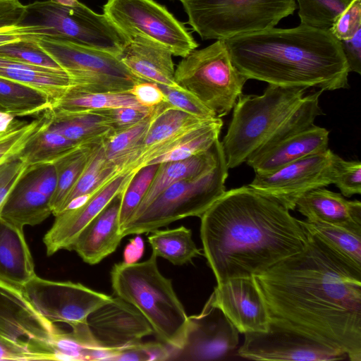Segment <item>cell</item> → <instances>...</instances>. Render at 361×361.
<instances>
[{"instance_id":"cell-1","label":"cell","mask_w":361,"mask_h":361,"mask_svg":"<svg viewBox=\"0 0 361 361\" xmlns=\"http://www.w3.org/2000/svg\"><path fill=\"white\" fill-rule=\"evenodd\" d=\"M307 232L302 250L255 276L271 316L361 361V267Z\"/></svg>"},{"instance_id":"cell-2","label":"cell","mask_w":361,"mask_h":361,"mask_svg":"<svg viewBox=\"0 0 361 361\" xmlns=\"http://www.w3.org/2000/svg\"><path fill=\"white\" fill-rule=\"evenodd\" d=\"M289 211L249 185L225 191L206 210L200 237L217 285L263 273L304 248L307 232Z\"/></svg>"},{"instance_id":"cell-3","label":"cell","mask_w":361,"mask_h":361,"mask_svg":"<svg viewBox=\"0 0 361 361\" xmlns=\"http://www.w3.org/2000/svg\"><path fill=\"white\" fill-rule=\"evenodd\" d=\"M224 40L233 64L247 79L323 91L349 87L340 41L329 30L300 24Z\"/></svg>"},{"instance_id":"cell-4","label":"cell","mask_w":361,"mask_h":361,"mask_svg":"<svg viewBox=\"0 0 361 361\" xmlns=\"http://www.w3.org/2000/svg\"><path fill=\"white\" fill-rule=\"evenodd\" d=\"M306 90L269 84L262 95L239 96L221 142L228 169L301 130L302 121L295 110Z\"/></svg>"},{"instance_id":"cell-5","label":"cell","mask_w":361,"mask_h":361,"mask_svg":"<svg viewBox=\"0 0 361 361\" xmlns=\"http://www.w3.org/2000/svg\"><path fill=\"white\" fill-rule=\"evenodd\" d=\"M152 252L141 262L116 264L110 272L116 296L135 306L147 319L158 338L171 348H180L188 326L185 308L171 281L159 271Z\"/></svg>"},{"instance_id":"cell-6","label":"cell","mask_w":361,"mask_h":361,"mask_svg":"<svg viewBox=\"0 0 361 361\" xmlns=\"http://www.w3.org/2000/svg\"><path fill=\"white\" fill-rule=\"evenodd\" d=\"M23 34L48 37L118 56L127 39L104 13L78 0L35 1L25 5Z\"/></svg>"},{"instance_id":"cell-7","label":"cell","mask_w":361,"mask_h":361,"mask_svg":"<svg viewBox=\"0 0 361 361\" xmlns=\"http://www.w3.org/2000/svg\"><path fill=\"white\" fill-rule=\"evenodd\" d=\"M228 170L223 149L207 172L174 183L120 228L123 237L150 233L177 220L201 216L226 191Z\"/></svg>"},{"instance_id":"cell-8","label":"cell","mask_w":361,"mask_h":361,"mask_svg":"<svg viewBox=\"0 0 361 361\" xmlns=\"http://www.w3.org/2000/svg\"><path fill=\"white\" fill-rule=\"evenodd\" d=\"M188 23L204 40L269 30L294 13L295 0H182Z\"/></svg>"},{"instance_id":"cell-9","label":"cell","mask_w":361,"mask_h":361,"mask_svg":"<svg viewBox=\"0 0 361 361\" xmlns=\"http://www.w3.org/2000/svg\"><path fill=\"white\" fill-rule=\"evenodd\" d=\"M174 79L221 118L233 109L248 80L233 64L224 39L183 57Z\"/></svg>"},{"instance_id":"cell-10","label":"cell","mask_w":361,"mask_h":361,"mask_svg":"<svg viewBox=\"0 0 361 361\" xmlns=\"http://www.w3.org/2000/svg\"><path fill=\"white\" fill-rule=\"evenodd\" d=\"M58 329L21 288L0 281V360H54L52 338Z\"/></svg>"},{"instance_id":"cell-11","label":"cell","mask_w":361,"mask_h":361,"mask_svg":"<svg viewBox=\"0 0 361 361\" xmlns=\"http://www.w3.org/2000/svg\"><path fill=\"white\" fill-rule=\"evenodd\" d=\"M38 45L68 75L70 89L81 92H128L142 81L117 56L75 43L48 37H35Z\"/></svg>"},{"instance_id":"cell-12","label":"cell","mask_w":361,"mask_h":361,"mask_svg":"<svg viewBox=\"0 0 361 361\" xmlns=\"http://www.w3.org/2000/svg\"><path fill=\"white\" fill-rule=\"evenodd\" d=\"M103 13L127 40L144 37L182 58L198 47L185 25L154 0H106Z\"/></svg>"},{"instance_id":"cell-13","label":"cell","mask_w":361,"mask_h":361,"mask_svg":"<svg viewBox=\"0 0 361 361\" xmlns=\"http://www.w3.org/2000/svg\"><path fill=\"white\" fill-rule=\"evenodd\" d=\"M239 356L254 360L334 361L345 353L326 345L272 317L264 331L244 334Z\"/></svg>"},{"instance_id":"cell-14","label":"cell","mask_w":361,"mask_h":361,"mask_svg":"<svg viewBox=\"0 0 361 361\" xmlns=\"http://www.w3.org/2000/svg\"><path fill=\"white\" fill-rule=\"evenodd\" d=\"M21 288L46 319L71 328L88 327L89 314L112 298L80 283L50 281L37 275Z\"/></svg>"},{"instance_id":"cell-15","label":"cell","mask_w":361,"mask_h":361,"mask_svg":"<svg viewBox=\"0 0 361 361\" xmlns=\"http://www.w3.org/2000/svg\"><path fill=\"white\" fill-rule=\"evenodd\" d=\"M339 158L328 148L272 172L255 173L248 185L275 199L288 210H294L303 195L333 184Z\"/></svg>"},{"instance_id":"cell-16","label":"cell","mask_w":361,"mask_h":361,"mask_svg":"<svg viewBox=\"0 0 361 361\" xmlns=\"http://www.w3.org/2000/svg\"><path fill=\"white\" fill-rule=\"evenodd\" d=\"M180 348H170L169 360H224L237 347L239 332L210 295L201 312L188 317Z\"/></svg>"},{"instance_id":"cell-17","label":"cell","mask_w":361,"mask_h":361,"mask_svg":"<svg viewBox=\"0 0 361 361\" xmlns=\"http://www.w3.org/2000/svg\"><path fill=\"white\" fill-rule=\"evenodd\" d=\"M87 325L95 342L107 348H120L141 342L154 333L144 315L133 305L116 296L92 312Z\"/></svg>"},{"instance_id":"cell-18","label":"cell","mask_w":361,"mask_h":361,"mask_svg":"<svg viewBox=\"0 0 361 361\" xmlns=\"http://www.w3.org/2000/svg\"><path fill=\"white\" fill-rule=\"evenodd\" d=\"M212 295L239 333L267 329L271 316L255 276L231 279L217 285Z\"/></svg>"},{"instance_id":"cell-19","label":"cell","mask_w":361,"mask_h":361,"mask_svg":"<svg viewBox=\"0 0 361 361\" xmlns=\"http://www.w3.org/2000/svg\"><path fill=\"white\" fill-rule=\"evenodd\" d=\"M133 174L130 172L117 175L82 204L55 216L52 226L43 238L47 255L51 256L61 250H69L82 230L126 188Z\"/></svg>"},{"instance_id":"cell-20","label":"cell","mask_w":361,"mask_h":361,"mask_svg":"<svg viewBox=\"0 0 361 361\" xmlns=\"http://www.w3.org/2000/svg\"><path fill=\"white\" fill-rule=\"evenodd\" d=\"M206 121L208 120L180 111L167 102L155 106L149 128L137 153L120 169L118 174L135 173L166 152L181 136Z\"/></svg>"},{"instance_id":"cell-21","label":"cell","mask_w":361,"mask_h":361,"mask_svg":"<svg viewBox=\"0 0 361 361\" xmlns=\"http://www.w3.org/2000/svg\"><path fill=\"white\" fill-rule=\"evenodd\" d=\"M328 145L329 131L313 124L255 153L245 162L255 173H267L302 158L324 152Z\"/></svg>"},{"instance_id":"cell-22","label":"cell","mask_w":361,"mask_h":361,"mask_svg":"<svg viewBox=\"0 0 361 361\" xmlns=\"http://www.w3.org/2000/svg\"><path fill=\"white\" fill-rule=\"evenodd\" d=\"M123 190L82 230L70 247L69 250L75 251L90 265L99 263L112 254L123 238L120 233L119 221Z\"/></svg>"},{"instance_id":"cell-23","label":"cell","mask_w":361,"mask_h":361,"mask_svg":"<svg viewBox=\"0 0 361 361\" xmlns=\"http://www.w3.org/2000/svg\"><path fill=\"white\" fill-rule=\"evenodd\" d=\"M173 54L159 44L144 37L128 39L118 57L142 80L161 86L179 87L174 79Z\"/></svg>"},{"instance_id":"cell-24","label":"cell","mask_w":361,"mask_h":361,"mask_svg":"<svg viewBox=\"0 0 361 361\" xmlns=\"http://www.w3.org/2000/svg\"><path fill=\"white\" fill-rule=\"evenodd\" d=\"M295 209L310 221L361 229V202L348 200L341 193L324 188L303 195Z\"/></svg>"},{"instance_id":"cell-25","label":"cell","mask_w":361,"mask_h":361,"mask_svg":"<svg viewBox=\"0 0 361 361\" xmlns=\"http://www.w3.org/2000/svg\"><path fill=\"white\" fill-rule=\"evenodd\" d=\"M35 275L23 228L0 216V281L22 288Z\"/></svg>"},{"instance_id":"cell-26","label":"cell","mask_w":361,"mask_h":361,"mask_svg":"<svg viewBox=\"0 0 361 361\" xmlns=\"http://www.w3.org/2000/svg\"><path fill=\"white\" fill-rule=\"evenodd\" d=\"M47 111L49 126L79 145L102 144L114 133L110 120L98 109Z\"/></svg>"},{"instance_id":"cell-27","label":"cell","mask_w":361,"mask_h":361,"mask_svg":"<svg viewBox=\"0 0 361 361\" xmlns=\"http://www.w3.org/2000/svg\"><path fill=\"white\" fill-rule=\"evenodd\" d=\"M221 150V142L218 139L205 152L187 159L159 164L145 195L133 216L143 211L159 194L174 183L210 170L216 164Z\"/></svg>"},{"instance_id":"cell-28","label":"cell","mask_w":361,"mask_h":361,"mask_svg":"<svg viewBox=\"0 0 361 361\" xmlns=\"http://www.w3.org/2000/svg\"><path fill=\"white\" fill-rule=\"evenodd\" d=\"M51 214V199L34 186L26 170L11 192L0 216L23 228L39 224Z\"/></svg>"},{"instance_id":"cell-29","label":"cell","mask_w":361,"mask_h":361,"mask_svg":"<svg viewBox=\"0 0 361 361\" xmlns=\"http://www.w3.org/2000/svg\"><path fill=\"white\" fill-rule=\"evenodd\" d=\"M0 77L44 92L51 99L53 104L71 86L70 79L63 70L34 66L1 56Z\"/></svg>"},{"instance_id":"cell-30","label":"cell","mask_w":361,"mask_h":361,"mask_svg":"<svg viewBox=\"0 0 361 361\" xmlns=\"http://www.w3.org/2000/svg\"><path fill=\"white\" fill-rule=\"evenodd\" d=\"M44 92L0 77V113L13 117L37 116L52 107Z\"/></svg>"},{"instance_id":"cell-31","label":"cell","mask_w":361,"mask_h":361,"mask_svg":"<svg viewBox=\"0 0 361 361\" xmlns=\"http://www.w3.org/2000/svg\"><path fill=\"white\" fill-rule=\"evenodd\" d=\"M103 144V143H102ZM102 144L82 145L54 163L57 184L51 200L52 214L56 216L90 159Z\"/></svg>"},{"instance_id":"cell-32","label":"cell","mask_w":361,"mask_h":361,"mask_svg":"<svg viewBox=\"0 0 361 361\" xmlns=\"http://www.w3.org/2000/svg\"><path fill=\"white\" fill-rule=\"evenodd\" d=\"M222 126L221 118L206 121L181 136L166 152L147 165L181 160L208 150L219 139Z\"/></svg>"},{"instance_id":"cell-33","label":"cell","mask_w":361,"mask_h":361,"mask_svg":"<svg viewBox=\"0 0 361 361\" xmlns=\"http://www.w3.org/2000/svg\"><path fill=\"white\" fill-rule=\"evenodd\" d=\"M44 125L32 136L20 154L28 166L54 163L80 145Z\"/></svg>"},{"instance_id":"cell-34","label":"cell","mask_w":361,"mask_h":361,"mask_svg":"<svg viewBox=\"0 0 361 361\" xmlns=\"http://www.w3.org/2000/svg\"><path fill=\"white\" fill-rule=\"evenodd\" d=\"M148 242L152 253L174 265H183L201 255L192 238L190 229L180 226L173 229L155 230L150 232Z\"/></svg>"},{"instance_id":"cell-35","label":"cell","mask_w":361,"mask_h":361,"mask_svg":"<svg viewBox=\"0 0 361 361\" xmlns=\"http://www.w3.org/2000/svg\"><path fill=\"white\" fill-rule=\"evenodd\" d=\"M90 334L59 329L54 334L52 350L54 360H109L113 348L99 345Z\"/></svg>"},{"instance_id":"cell-36","label":"cell","mask_w":361,"mask_h":361,"mask_svg":"<svg viewBox=\"0 0 361 361\" xmlns=\"http://www.w3.org/2000/svg\"><path fill=\"white\" fill-rule=\"evenodd\" d=\"M302 227L349 262L361 267V229L301 221Z\"/></svg>"},{"instance_id":"cell-37","label":"cell","mask_w":361,"mask_h":361,"mask_svg":"<svg viewBox=\"0 0 361 361\" xmlns=\"http://www.w3.org/2000/svg\"><path fill=\"white\" fill-rule=\"evenodd\" d=\"M121 107L145 108L128 92L87 93L77 92L69 87L52 106L56 110L64 111Z\"/></svg>"},{"instance_id":"cell-38","label":"cell","mask_w":361,"mask_h":361,"mask_svg":"<svg viewBox=\"0 0 361 361\" xmlns=\"http://www.w3.org/2000/svg\"><path fill=\"white\" fill-rule=\"evenodd\" d=\"M117 175V166L106 159L101 145L66 198L61 212L75 199L94 194Z\"/></svg>"},{"instance_id":"cell-39","label":"cell","mask_w":361,"mask_h":361,"mask_svg":"<svg viewBox=\"0 0 361 361\" xmlns=\"http://www.w3.org/2000/svg\"><path fill=\"white\" fill-rule=\"evenodd\" d=\"M154 107L144 119L134 126L111 135L103 143L106 159L117 166L118 173L137 153L149 128Z\"/></svg>"},{"instance_id":"cell-40","label":"cell","mask_w":361,"mask_h":361,"mask_svg":"<svg viewBox=\"0 0 361 361\" xmlns=\"http://www.w3.org/2000/svg\"><path fill=\"white\" fill-rule=\"evenodd\" d=\"M300 24L329 30L351 0H296Z\"/></svg>"},{"instance_id":"cell-41","label":"cell","mask_w":361,"mask_h":361,"mask_svg":"<svg viewBox=\"0 0 361 361\" xmlns=\"http://www.w3.org/2000/svg\"><path fill=\"white\" fill-rule=\"evenodd\" d=\"M159 164L146 165L135 171L123 192L119 221L120 228L129 220L145 195Z\"/></svg>"},{"instance_id":"cell-42","label":"cell","mask_w":361,"mask_h":361,"mask_svg":"<svg viewBox=\"0 0 361 361\" xmlns=\"http://www.w3.org/2000/svg\"><path fill=\"white\" fill-rule=\"evenodd\" d=\"M0 56L34 66L62 70L38 45L35 36L0 45Z\"/></svg>"},{"instance_id":"cell-43","label":"cell","mask_w":361,"mask_h":361,"mask_svg":"<svg viewBox=\"0 0 361 361\" xmlns=\"http://www.w3.org/2000/svg\"><path fill=\"white\" fill-rule=\"evenodd\" d=\"M46 111L30 122L20 123L0 138V163L19 154L32 136L47 122Z\"/></svg>"},{"instance_id":"cell-44","label":"cell","mask_w":361,"mask_h":361,"mask_svg":"<svg viewBox=\"0 0 361 361\" xmlns=\"http://www.w3.org/2000/svg\"><path fill=\"white\" fill-rule=\"evenodd\" d=\"M165 95L166 102L175 108L204 120L217 118L195 95L180 87L159 85Z\"/></svg>"},{"instance_id":"cell-45","label":"cell","mask_w":361,"mask_h":361,"mask_svg":"<svg viewBox=\"0 0 361 361\" xmlns=\"http://www.w3.org/2000/svg\"><path fill=\"white\" fill-rule=\"evenodd\" d=\"M170 353L169 346L164 343L140 342L117 348L111 360L166 361Z\"/></svg>"},{"instance_id":"cell-46","label":"cell","mask_w":361,"mask_h":361,"mask_svg":"<svg viewBox=\"0 0 361 361\" xmlns=\"http://www.w3.org/2000/svg\"><path fill=\"white\" fill-rule=\"evenodd\" d=\"M333 184L341 195L350 197L361 193V163L360 161H345L339 158Z\"/></svg>"},{"instance_id":"cell-47","label":"cell","mask_w":361,"mask_h":361,"mask_svg":"<svg viewBox=\"0 0 361 361\" xmlns=\"http://www.w3.org/2000/svg\"><path fill=\"white\" fill-rule=\"evenodd\" d=\"M361 30V0H351L329 28L338 41L351 39Z\"/></svg>"},{"instance_id":"cell-48","label":"cell","mask_w":361,"mask_h":361,"mask_svg":"<svg viewBox=\"0 0 361 361\" xmlns=\"http://www.w3.org/2000/svg\"><path fill=\"white\" fill-rule=\"evenodd\" d=\"M27 167L20 153L0 163V214L11 192Z\"/></svg>"},{"instance_id":"cell-49","label":"cell","mask_w":361,"mask_h":361,"mask_svg":"<svg viewBox=\"0 0 361 361\" xmlns=\"http://www.w3.org/2000/svg\"><path fill=\"white\" fill-rule=\"evenodd\" d=\"M153 108L121 107L98 109L109 120L115 133L127 129L146 118Z\"/></svg>"},{"instance_id":"cell-50","label":"cell","mask_w":361,"mask_h":361,"mask_svg":"<svg viewBox=\"0 0 361 361\" xmlns=\"http://www.w3.org/2000/svg\"><path fill=\"white\" fill-rule=\"evenodd\" d=\"M27 171L34 186L51 200L57 184V173L54 163L28 166Z\"/></svg>"},{"instance_id":"cell-51","label":"cell","mask_w":361,"mask_h":361,"mask_svg":"<svg viewBox=\"0 0 361 361\" xmlns=\"http://www.w3.org/2000/svg\"><path fill=\"white\" fill-rule=\"evenodd\" d=\"M128 92L145 108L152 109L166 102L159 85L152 82L140 81Z\"/></svg>"},{"instance_id":"cell-52","label":"cell","mask_w":361,"mask_h":361,"mask_svg":"<svg viewBox=\"0 0 361 361\" xmlns=\"http://www.w3.org/2000/svg\"><path fill=\"white\" fill-rule=\"evenodd\" d=\"M24 11L19 0H0V30L18 26Z\"/></svg>"},{"instance_id":"cell-53","label":"cell","mask_w":361,"mask_h":361,"mask_svg":"<svg viewBox=\"0 0 361 361\" xmlns=\"http://www.w3.org/2000/svg\"><path fill=\"white\" fill-rule=\"evenodd\" d=\"M348 71L361 74V30L350 39L340 41Z\"/></svg>"},{"instance_id":"cell-54","label":"cell","mask_w":361,"mask_h":361,"mask_svg":"<svg viewBox=\"0 0 361 361\" xmlns=\"http://www.w3.org/2000/svg\"><path fill=\"white\" fill-rule=\"evenodd\" d=\"M143 249L142 240L140 238L133 240L125 250L124 262L127 263L135 262L137 259L141 257Z\"/></svg>"},{"instance_id":"cell-55","label":"cell","mask_w":361,"mask_h":361,"mask_svg":"<svg viewBox=\"0 0 361 361\" xmlns=\"http://www.w3.org/2000/svg\"><path fill=\"white\" fill-rule=\"evenodd\" d=\"M32 37L34 36L23 34L18 26L1 30H0V45Z\"/></svg>"},{"instance_id":"cell-56","label":"cell","mask_w":361,"mask_h":361,"mask_svg":"<svg viewBox=\"0 0 361 361\" xmlns=\"http://www.w3.org/2000/svg\"><path fill=\"white\" fill-rule=\"evenodd\" d=\"M20 121L11 115L0 113V138L18 126Z\"/></svg>"},{"instance_id":"cell-57","label":"cell","mask_w":361,"mask_h":361,"mask_svg":"<svg viewBox=\"0 0 361 361\" xmlns=\"http://www.w3.org/2000/svg\"><path fill=\"white\" fill-rule=\"evenodd\" d=\"M178 1H180L181 0H178Z\"/></svg>"}]
</instances>
